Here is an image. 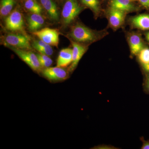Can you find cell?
I'll return each mask as SVG.
<instances>
[{
	"label": "cell",
	"instance_id": "cell-1",
	"mask_svg": "<svg viewBox=\"0 0 149 149\" xmlns=\"http://www.w3.org/2000/svg\"><path fill=\"white\" fill-rule=\"evenodd\" d=\"M70 34L71 38L78 43L93 42L98 38L97 35L94 30L79 23L72 27Z\"/></svg>",
	"mask_w": 149,
	"mask_h": 149
},
{
	"label": "cell",
	"instance_id": "cell-2",
	"mask_svg": "<svg viewBox=\"0 0 149 149\" xmlns=\"http://www.w3.org/2000/svg\"><path fill=\"white\" fill-rule=\"evenodd\" d=\"M77 0H66L62 11V18L64 25L72 23L82 11Z\"/></svg>",
	"mask_w": 149,
	"mask_h": 149
},
{
	"label": "cell",
	"instance_id": "cell-3",
	"mask_svg": "<svg viewBox=\"0 0 149 149\" xmlns=\"http://www.w3.org/2000/svg\"><path fill=\"white\" fill-rule=\"evenodd\" d=\"M9 47L31 69L38 72L42 70V67L40 64L37 54L30 51L24 50V49L13 47Z\"/></svg>",
	"mask_w": 149,
	"mask_h": 149
},
{
	"label": "cell",
	"instance_id": "cell-4",
	"mask_svg": "<svg viewBox=\"0 0 149 149\" xmlns=\"http://www.w3.org/2000/svg\"><path fill=\"white\" fill-rule=\"evenodd\" d=\"M5 42L8 47L22 49H31L30 40L27 35L9 34L6 36Z\"/></svg>",
	"mask_w": 149,
	"mask_h": 149
},
{
	"label": "cell",
	"instance_id": "cell-5",
	"mask_svg": "<svg viewBox=\"0 0 149 149\" xmlns=\"http://www.w3.org/2000/svg\"><path fill=\"white\" fill-rule=\"evenodd\" d=\"M6 28L12 32H24V20L18 10H14L5 19Z\"/></svg>",
	"mask_w": 149,
	"mask_h": 149
},
{
	"label": "cell",
	"instance_id": "cell-6",
	"mask_svg": "<svg viewBox=\"0 0 149 149\" xmlns=\"http://www.w3.org/2000/svg\"><path fill=\"white\" fill-rule=\"evenodd\" d=\"M32 34L50 45L58 47L59 33L56 29L45 28L33 32Z\"/></svg>",
	"mask_w": 149,
	"mask_h": 149
},
{
	"label": "cell",
	"instance_id": "cell-7",
	"mask_svg": "<svg viewBox=\"0 0 149 149\" xmlns=\"http://www.w3.org/2000/svg\"><path fill=\"white\" fill-rule=\"evenodd\" d=\"M43 75L52 81H62L68 77V72L63 68L59 67H48L42 70Z\"/></svg>",
	"mask_w": 149,
	"mask_h": 149
},
{
	"label": "cell",
	"instance_id": "cell-8",
	"mask_svg": "<svg viewBox=\"0 0 149 149\" xmlns=\"http://www.w3.org/2000/svg\"><path fill=\"white\" fill-rule=\"evenodd\" d=\"M72 62L69 68V71L71 72L75 69L80 60L87 50L85 46L76 42H72Z\"/></svg>",
	"mask_w": 149,
	"mask_h": 149
},
{
	"label": "cell",
	"instance_id": "cell-9",
	"mask_svg": "<svg viewBox=\"0 0 149 149\" xmlns=\"http://www.w3.org/2000/svg\"><path fill=\"white\" fill-rule=\"evenodd\" d=\"M109 14L110 24L113 28L120 27L124 22L125 17L124 12L111 8Z\"/></svg>",
	"mask_w": 149,
	"mask_h": 149
},
{
	"label": "cell",
	"instance_id": "cell-10",
	"mask_svg": "<svg viewBox=\"0 0 149 149\" xmlns=\"http://www.w3.org/2000/svg\"><path fill=\"white\" fill-rule=\"evenodd\" d=\"M72 49L70 48L63 49L60 52L57 60L56 66L66 67L72 62Z\"/></svg>",
	"mask_w": 149,
	"mask_h": 149
},
{
	"label": "cell",
	"instance_id": "cell-11",
	"mask_svg": "<svg viewBox=\"0 0 149 149\" xmlns=\"http://www.w3.org/2000/svg\"><path fill=\"white\" fill-rule=\"evenodd\" d=\"M40 1L50 18L54 21L58 20L59 13L54 2L53 0H40Z\"/></svg>",
	"mask_w": 149,
	"mask_h": 149
},
{
	"label": "cell",
	"instance_id": "cell-12",
	"mask_svg": "<svg viewBox=\"0 0 149 149\" xmlns=\"http://www.w3.org/2000/svg\"><path fill=\"white\" fill-rule=\"evenodd\" d=\"M27 21L28 28L32 32L41 29L45 23V19L39 14L32 13L28 17Z\"/></svg>",
	"mask_w": 149,
	"mask_h": 149
},
{
	"label": "cell",
	"instance_id": "cell-13",
	"mask_svg": "<svg viewBox=\"0 0 149 149\" xmlns=\"http://www.w3.org/2000/svg\"><path fill=\"white\" fill-rule=\"evenodd\" d=\"M133 27L142 30H149V15L141 14L131 19Z\"/></svg>",
	"mask_w": 149,
	"mask_h": 149
},
{
	"label": "cell",
	"instance_id": "cell-14",
	"mask_svg": "<svg viewBox=\"0 0 149 149\" xmlns=\"http://www.w3.org/2000/svg\"><path fill=\"white\" fill-rule=\"evenodd\" d=\"M130 52L133 55H136L143 49V42L141 37L136 34L130 35L129 39Z\"/></svg>",
	"mask_w": 149,
	"mask_h": 149
},
{
	"label": "cell",
	"instance_id": "cell-15",
	"mask_svg": "<svg viewBox=\"0 0 149 149\" xmlns=\"http://www.w3.org/2000/svg\"><path fill=\"white\" fill-rule=\"evenodd\" d=\"M131 0H112L111 2V8L124 12H129L135 9Z\"/></svg>",
	"mask_w": 149,
	"mask_h": 149
},
{
	"label": "cell",
	"instance_id": "cell-16",
	"mask_svg": "<svg viewBox=\"0 0 149 149\" xmlns=\"http://www.w3.org/2000/svg\"><path fill=\"white\" fill-rule=\"evenodd\" d=\"M32 46L39 53L49 56H52L53 54V49L51 45L42 40H34L32 43Z\"/></svg>",
	"mask_w": 149,
	"mask_h": 149
},
{
	"label": "cell",
	"instance_id": "cell-17",
	"mask_svg": "<svg viewBox=\"0 0 149 149\" xmlns=\"http://www.w3.org/2000/svg\"><path fill=\"white\" fill-rule=\"evenodd\" d=\"M15 4L14 0H1L0 13L2 17L8 16Z\"/></svg>",
	"mask_w": 149,
	"mask_h": 149
},
{
	"label": "cell",
	"instance_id": "cell-18",
	"mask_svg": "<svg viewBox=\"0 0 149 149\" xmlns=\"http://www.w3.org/2000/svg\"><path fill=\"white\" fill-rule=\"evenodd\" d=\"M24 6L27 10L32 13L41 14L42 13V7L36 1V0H25Z\"/></svg>",
	"mask_w": 149,
	"mask_h": 149
},
{
	"label": "cell",
	"instance_id": "cell-19",
	"mask_svg": "<svg viewBox=\"0 0 149 149\" xmlns=\"http://www.w3.org/2000/svg\"><path fill=\"white\" fill-rule=\"evenodd\" d=\"M82 3L92 10L95 14H98L100 10L98 0H81Z\"/></svg>",
	"mask_w": 149,
	"mask_h": 149
},
{
	"label": "cell",
	"instance_id": "cell-20",
	"mask_svg": "<svg viewBox=\"0 0 149 149\" xmlns=\"http://www.w3.org/2000/svg\"><path fill=\"white\" fill-rule=\"evenodd\" d=\"M36 54L42 67L47 68L49 67L52 64V60L49 56L40 53L37 54Z\"/></svg>",
	"mask_w": 149,
	"mask_h": 149
},
{
	"label": "cell",
	"instance_id": "cell-21",
	"mask_svg": "<svg viewBox=\"0 0 149 149\" xmlns=\"http://www.w3.org/2000/svg\"><path fill=\"white\" fill-rule=\"evenodd\" d=\"M139 59L142 65L149 63V48H144L141 50L139 54Z\"/></svg>",
	"mask_w": 149,
	"mask_h": 149
},
{
	"label": "cell",
	"instance_id": "cell-22",
	"mask_svg": "<svg viewBox=\"0 0 149 149\" xmlns=\"http://www.w3.org/2000/svg\"><path fill=\"white\" fill-rule=\"evenodd\" d=\"M141 141H142L143 144L141 149H149V140H145L143 137L141 138Z\"/></svg>",
	"mask_w": 149,
	"mask_h": 149
},
{
	"label": "cell",
	"instance_id": "cell-23",
	"mask_svg": "<svg viewBox=\"0 0 149 149\" xmlns=\"http://www.w3.org/2000/svg\"><path fill=\"white\" fill-rule=\"evenodd\" d=\"M144 86L145 91L149 95V74L146 78Z\"/></svg>",
	"mask_w": 149,
	"mask_h": 149
},
{
	"label": "cell",
	"instance_id": "cell-24",
	"mask_svg": "<svg viewBox=\"0 0 149 149\" xmlns=\"http://www.w3.org/2000/svg\"><path fill=\"white\" fill-rule=\"evenodd\" d=\"M139 1L142 5L149 8V0H139Z\"/></svg>",
	"mask_w": 149,
	"mask_h": 149
},
{
	"label": "cell",
	"instance_id": "cell-25",
	"mask_svg": "<svg viewBox=\"0 0 149 149\" xmlns=\"http://www.w3.org/2000/svg\"><path fill=\"white\" fill-rule=\"evenodd\" d=\"M143 68L145 71L149 72V63L148 64H143L142 65Z\"/></svg>",
	"mask_w": 149,
	"mask_h": 149
},
{
	"label": "cell",
	"instance_id": "cell-26",
	"mask_svg": "<svg viewBox=\"0 0 149 149\" xmlns=\"http://www.w3.org/2000/svg\"><path fill=\"white\" fill-rule=\"evenodd\" d=\"M96 148L97 149H112V147L109 146H99L97 147V148Z\"/></svg>",
	"mask_w": 149,
	"mask_h": 149
},
{
	"label": "cell",
	"instance_id": "cell-27",
	"mask_svg": "<svg viewBox=\"0 0 149 149\" xmlns=\"http://www.w3.org/2000/svg\"><path fill=\"white\" fill-rule=\"evenodd\" d=\"M146 38L147 41L149 42V32H147L146 35Z\"/></svg>",
	"mask_w": 149,
	"mask_h": 149
},
{
	"label": "cell",
	"instance_id": "cell-28",
	"mask_svg": "<svg viewBox=\"0 0 149 149\" xmlns=\"http://www.w3.org/2000/svg\"><path fill=\"white\" fill-rule=\"evenodd\" d=\"M131 1H137V0H131Z\"/></svg>",
	"mask_w": 149,
	"mask_h": 149
}]
</instances>
